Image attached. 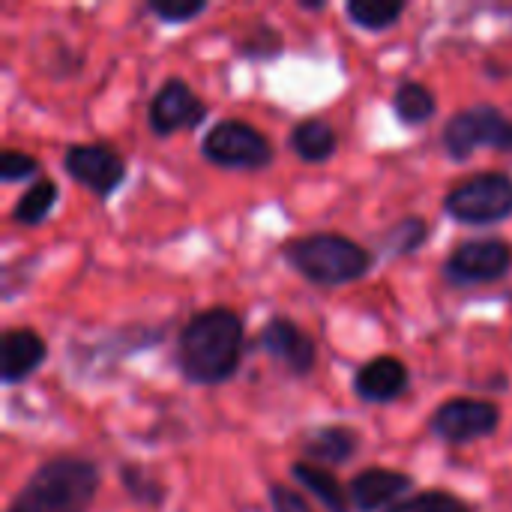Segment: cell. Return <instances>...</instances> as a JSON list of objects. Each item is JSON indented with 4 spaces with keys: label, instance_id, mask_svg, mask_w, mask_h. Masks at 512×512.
Segmentation results:
<instances>
[{
    "label": "cell",
    "instance_id": "2",
    "mask_svg": "<svg viewBox=\"0 0 512 512\" xmlns=\"http://www.w3.org/2000/svg\"><path fill=\"white\" fill-rule=\"evenodd\" d=\"M102 489V471L93 459L78 453H57L42 459L18 492L9 498L6 512H90Z\"/></svg>",
    "mask_w": 512,
    "mask_h": 512
},
{
    "label": "cell",
    "instance_id": "9",
    "mask_svg": "<svg viewBox=\"0 0 512 512\" xmlns=\"http://www.w3.org/2000/svg\"><path fill=\"white\" fill-rule=\"evenodd\" d=\"M60 168H63V174L72 183L87 189L102 204L111 201L117 195V189L129 177V165H126L123 153L114 144H108V141H78V144H69L63 150Z\"/></svg>",
    "mask_w": 512,
    "mask_h": 512
},
{
    "label": "cell",
    "instance_id": "23",
    "mask_svg": "<svg viewBox=\"0 0 512 512\" xmlns=\"http://www.w3.org/2000/svg\"><path fill=\"white\" fill-rule=\"evenodd\" d=\"M405 12H408L405 0H348L345 3L348 21L366 33H384L396 27Z\"/></svg>",
    "mask_w": 512,
    "mask_h": 512
},
{
    "label": "cell",
    "instance_id": "3",
    "mask_svg": "<svg viewBox=\"0 0 512 512\" xmlns=\"http://www.w3.org/2000/svg\"><path fill=\"white\" fill-rule=\"evenodd\" d=\"M279 255L300 279H306L315 288L354 285L366 279L378 264V252H372L369 246L342 231L297 234L279 246Z\"/></svg>",
    "mask_w": 512,
    "mask_h": 512
},
{
    "label": "cell",
    "instance_id": "25",
    "mask_svg": "<svg viewBox=\"0 0 512 512\" xmlns=\"http://www.w3.org/2000/svg\"><path fill=\"white\" fill-rule=\"evenodd\" d=\"M387 512H477L465 498L447 492V489H423L399 501Z\"/></svg>",
    "mask_w": 512,
    "mask_h": 512
},
{
    "label": "cell",
    "instance_id": "26",
    "mask_svg": "<svg viewBox=\"0 0 512 512\" xmlns=\"http://www.w3.org/2000/svg\"><path fill=\"white\" fill-rule=\"evenodd\" d=\"M144 12L168 27H177V24H192L195 18L207 15L210 0H147Z\"/></svg>",
    "mask_w": 512,
    "mask_h": 512
},
{
    "label": "cell",
    "instance_id": "22",
    "mask_svg": "<svg viewBox=\"0 0 512 512\" xmlns=\"http://www.w3.org/2000/svg\"><path fill=\"white\" fill-rule=\"evenodd\" d=\"M117 480H120L126 498L135 507L159 512L168 501V486L150 468H144L141 462H120L117 465Z\"/></svg>",
    "mask_w": 512,
    "mask_h": 512
},
{
    "label": "cell",
    "instance_id": "27",
    "mask_svg": "<svg viewBox=\"0 0 512 512\" xmlns=\"http://www.w3.org/2000/svg\"><path fill=\"white\" fill-rule=\"evenodd\" d=\"M39 168H42V162L33 153L15 150V147L0 150V180L3 183H24L33 177L39 180Z\"/></svg>",
    "mask_w": 512,
    "mask_h": 512
},
{
    "label": "cell",
    "instance_id": "18",
    "mask_svg": "<svg viewBox=\"0 0 512 512\" xmlns=\"http://www.w3.org/2000/svg\"><path fill=\"white\" fill-rule=\"evenodd\" d=\"M288 474H291V480H294L312 501H318L327 512H354L351 495H348V486L339 483V477H336L330 468L312 465V462H306V459H294V462L288 465Z\"/></svg>",
    "mask_w": 512,
    "mask_h": 512
},
{
    "label": "cell",
    "instance_id": "15",
    "mask_svg": "<svg viewBox=\"0 0 512 512\" xmlns=\"http://www.w3.org/2000/svg\"><path fill=\"white\" fill-rule=\"evenodd\" d=\"M48 360V342L33 327H6L0 333V381L18 387L30 381Z\"/></svg>",
    "mask_w": 512,
    "mask_h": 512
},
{
    "label": "cell",
    "instance_id": "5",
    "mask_svg": "<svg viewBox=\"0 0 512 512\" xmlns=\"http://www.w3.org/2000/svg\"><path fill=\"white\" fill-rule=\"evenodd\" d=\"M201 156L222 171H267L276 162V147L264 129L243 117L216 120L201 138Z\"/></svg>",
    "mask_w": 512,
    "mask_h": 512
},
{
    "label": "cell",
    "instance_id": "11",
    "mask_svg": "<svg viewBox=\"0 0 512 512\" xmlns=\"http://www.w3.org/2000/svg\"><path fill=\"white\" fill-rule=\"evenodd\" d=\"M207 117L210 105L180 75H168L147 102V129L156 138H171L177 132L198 129Z\"/></svg>",
    "mask_w": 512,
    "mask_h": 512
},
{
    "label": "cell",
    "instance_id": "29",
    "mask_svg": "<svg viewBox=\"0 0 512 512\" xmlns=\"http://www.w3.org/2000/svg\"><path fill=\"white\" fill-rule=\"evenodd\" d=\"M297 6H300V9H306V12H321V9H327V3H324V0H300Z\"/></svg>",
    "mask_w": 512,
    "mask_h": 512
},
{
    "label": "cell",
    "instance_id": "13",
    "mask_svg": "<svg viewBox=\"0 0 512 512\" xmlns=\"http://www.w3.org/2000/svg\"><path fill=\"white\" fill-rule=\"evenodd\" d=\"M414 486L417 480L408 471L369 465L348 480V495L354 512H387L408 495H414Z\"/></svg>",
    "mask_w": 512,
    "mask_h": 512
},
{
    "label": "cell",
    "instance_id": "17",
    "mask_svg": "<svg viewBox=\"0 0 512 512\" xmlns=\"http://www.w3.org/2000/svg\"><path fill=\"white\" fill-rule=\"evenodd\" d=\"M288 147L291 153L306 162V165H324L339 153V132L330 120L309 114L300 117L291 129H288Z\"/></svg>",
    "mask_w": 512,
    "mask_h": 512
},
{
    "label": "cell",
    "instance_id": "8",
    "mask_svg": "<svg viewBox=\"0 0 512 512\" xmlns=\"http://www.w3.org/2000/svg\"><path fill=\"white\" fill-rule=\"evenodd\" d=\"M512 273V243L504 237H471L456 243L444 264L441 276L450 288H477L504 282Z\"/></svg>",
    "mask_w": 512,
    "mask_h": 512
},
{
    "label": "cell",
    "instance_id": "19",
    "mask_svg": "<svg viewBox=\"0 0 512 512\" xmlns=\"http://www.w3.org/2000/svg\"><path fill=\"white\" fill-rule=\"evenodd\" d=\"M390 108L396 114V120L408 129H420L429 120L438 117V96L429 84L417 81V78H405L390 99Z\"/></svg>",
    "mask_w": 512,
    "mask_h": 512
},
{
    "label": "cell",
    "instance_id": "14",
    "mask_svg": "<svg viewBox=\"0 0 512 512\" xmlns=\"http://www.w3.org/2000/svg\"><path fill=\"white\" fill-rule=\"evenodd\" d=\"M351 390L363 405H393L411 390V369L396 354H375L354 372Z\"/></svg>",
    "mask_w": 512,
    "mask_h": 512
},
{
    "label": "cell",
    "instance_id": "24",
    "mask_svg": "<svg viewBox=\"0 0 512 512\" xmlns=\"http://www.w3.org/2000/svg\"><path fill=\"white\" fill-rule=\"evenodd\" d=\"M234 54L252 63H270L285 54V36L270 21H252L234 42Z\"/></svg>",
    "mask_w": 512,
    "mask_h": 512
},
{
    "label": "cell",
    "instance_id": "10",
    "mask_svg": "<svg viewBox=\"0 0 512 512\" xmlns=\"http://www.w3.org/2000/svg\"><path fill=\"white\" fill-rule=\"evenodd\" d=\"M501 408L489 399H477V396H453L444 399L432 414H429V432L432 438L453 444V447H465V444H477L486 441L498 432L501 426Z\"/></svg>",
    "mask_w": 512,
    "mask_h": 512
},
{
    "label": "cell",
    "instance_id": "6",
    "mask_svg": "<svg viewBox=\"0 0 512 512\" xmlns=\"http://www.w3.org/2000/svg\"><path fill=\"white\" fill-rule=\"evenodd\" d=\"M441 207L459 225H498L512 216V174L507 171L468 174L447 189Z\"/></svg>",
    "mask_w": 512,
    "mask_h": 512
},
{
    "label": "cell",
    "instance_id": "28",
    "mask_svg": "<svg viewBox=\"0 0 512 512\" xmlns=\"http://www.w3.org/2000/svg\"><path fill=\"white\" fill-rule=\"evenodd\" d=\"M267 504H270V512H315L306 501V495H300L297 489L279 480L267 483Z\"/></svg>",
    "mask_w": 512,
    "mask_h": 512
},
{
    "label": "cell",
    "instance_id": "20",
    "mask_svg": "<svg viewBox=\"0 0 512 512\" xmlns=\"http://www.w3.org/2000/svg\"><path fill=\"white\" fill-rule=\"evenodd\" d=\"M429 234H432V225H429L426 216H420V213L399 216V219H396L393 225H387V231L381 234L378 255L387 258V261L411 258V255H417V252L429 243Z\"/></svg>",
    "mask_w": 512,
    "mask_h": 512
},
{
    "label": "cell",
    "instance_id": "30",
    "mask_svg": "<svg viewBox=\"0 0 512 512\" xmlns=\"http://www.w3.org/2000/svg\"><path fill=\"white\" fill-rule=\"evenodd\" d=\"M504 153H512V132H510V141H507V147H504Z\"/></svg>",
    "mask_w": 512,
    "mask_h": 512
},
{
    "label": "cell",
    "instance_id": "4",
    "mask_svg": "<svg viewBox=\"0 0 512 512\" xmlns=\"http://www.w3.org/2000/svg\"><path fill=\"white\" fill-rule=\"evenodd\" d=\"M168 339V324H147V321H135V324H123L108 330L99 339L90 342H69V366L81 375V378H102L111 375L117 363L153 351Z\"/></svg>",
    "mask_w": 512,
    "mask_h": 512
},
{
    "label": "cell",
    "instance_id": "21",
    "mask_svg": "<svg viewBox=\"0 0 512 512\" xmlns=\"http://www.w3.org/2000/svg\"><path fill=\"white\" fill-rule=\"evenodd\" d=\"M60 201V186L54 177H39L33 180L12 204L9 210V219L15 225H24V228H39L51 219L54 207Z\"/></svg>",
    "mask_w": 512,
    "mask_h": 512
},
{
    "label": "cell",
    "instance_id": "16",
    "mask_svg": "<svg viewBox=\"0 0 512 512\" xmlns=\"http://www.w3.org/2000/svg\"><path fill=\"white\" fill-rule=\"evenodd\" d=\"M363 447V435L345 423H324L306 432L300 444V459L321 465V468H342L348 465Z\"/></svg>",
    "mask_w": 512,
    "mask_h": 512
},
{
    "label": "cell",
    "instance_id": "12",
    "mask_svg": "<svg viewBox=\"0 0 512 512\" xmlns=\"http://www.w3.org/2000/svg\"><path fill=\"white\" fill-rule=\"evenodd\" d=\"M255 351L267 354L285 375L303 381L318 369V342L288 315H270L255 336Z\"/></svg>",
    "mask_w": 512,
    "mask_h": 512
},
{
    "label": "cell",
    "instance_id": "7",
    "mask_svg": "<svg viewBox=\"0 0 512 512\" xmlns=\"http://www.w3.org/2000/svg\"><path fill=\"white\" fill-rule=\"evenodd\" d=\"M512 132V117L495 102H474L456 111L444 129L441 144L453 162H468L477 150H498L504 153Z\"/></svg>",
    "mask_w": 512,
    "mask_h": 512
},
{
    "label": "cell",
    "instance_id": "1",
    "mask_svg": "<svg viewBox=\"0 0 512 512\" xmlns=\"http://www.w3.org/2000/svg\"><path fill=\"white\" fill-rule=\"evenodd\" d=\"M246 357V318L231 306L192 312L174 336V369L192 387L228 384Z\"/></svg>",
    "mask_w": 512,
    "mask_h": 512
}]
</instances>
